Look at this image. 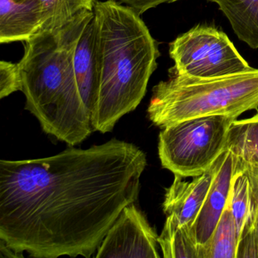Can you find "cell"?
Here are the masks:
<instances>
[{
  "label": "cell",
  "mask_w": 258,
  "mask_h": 258,
  "mask_svg": "<svg viewBox=\"0 0 258 258\" xmlns=\"http://www.w3.org/2000/svg\"><path fill=\"white\" fill-rule=\"evenodd\" d=\"M122 4L134 9L141 16L151 9L155 8L164 4H171L178 0H119Z\"/></svg>",
  "instance_id": "20"
},
{
  "label": "cell",
  "mask_w": 258,
  "mask_h": 258,
  "mask_svg": "<svg viewBox=\"0 0 258 258\" xmlns=\"http://www.w3.org/2000/svg\"><path fill=\"white\" fill-rule=\"evenodd\" d=\"M227 203L235 218L240 237L250 217L251 196L248 176L245 170L235 162V160Z\"/></svg>",
  "instance_id": "18"
},
{
  "label": "cell",
  "mask_w": 258,
  "mask_h": 258,
  "mask_svg": "<svg viewBox=\"0 0 258 258\" xmlns=\"http://www.w3.org/2000/svg\"><path fill=\"white\" fill-rule=\"evenodd\" d=\"M227 18L239 40L258 49V0H208Z\"/></svg>",
  "instance_id": "12"
},
{
  "label": "cell",
  "mask_w": 258,
  "mask_h": 258,
  "mask_svg": "<svg viewBox=\"0 0 258 258\" xmlns=\"http://www.w3.org/2000/svg\"><path fill=\"white\" fill-rule=\"evenodd\" d=\"M225 151L241 164L258 166V114L231 123Z\"/></svg>",
  "instance_id": "13"
},
{
  "label": "cell",
  "mask_w": 258,
  "mask_h": 258,
  "mask_svg": "<svg viewBox=\"0 0 258 258\" xmlns=\"http://www.w3.org/2000/svg\"><path fill=\"white\" fill-rule=\"evenodd\" d=\"M169 55L175 72L196 78H220L253 69L224 32L205 25L178 36L170 43Z\"/></svg>",
  "instance_id": "6"
},
{
  "label": "cell",
  "mask_w": 258,
  "mask_h": 258,
  "mask_svg": "<svg viewBox=\"0 0 258 258\" xmlns=\"http://www.w3.org/2000/svg\"><path fill=\"white\" fill-rule=\"evenodd\" d=\"M158 244L165 258H199V245L191 226L179 224L173 216H167Z\"/></svg>",
  "instance_id": "14"
},
{
  "label": "cell",
  "mask_w": 258,
  "mask_h": 258,
  "mask_svg": "<svg viewBox=\"0 0 258 258\" xmlns=\"http://www.w3.org/2000/svg\"><path fill=\"white\" fill-rule=\"evenodd\" d=\"M222 155L209 170L195 176L190 182L183 180L181 176H174L173 183L166 189L163 202V211L166 216H173L179 224L191 227L206 199Z\"/></svg>",
  "instance_id": "8"
},
{
  "label": "cell",
  "mask_w": 258,
  "mask_h": 258,
  "mask_svg": "<svg viewBox=\"0 0 258 258\" xmlns=\"http://www.w3.org/2000/svg\"><path fill=\"white\" fill-rule=\"evenodd\" d=\"M40 14L38 31H52L84 11H93L96 0H37ZM37 31V32H38Z\"/></svg>",
  "instance_id": "16"
},
{
  "label": "cell",
  "mask_w": 258,
  "mask_h": 258,
  "mask_svg": "<svg viewBox=\"0 0 258 258\" xmlns=\"http://www.w3.org/2000/svg\"><path fill=\"white\" fill-rule=\"evenodd\" d=\"M158 235L135 203L123 208L99 246L100 257L159 258Z\"/></svg>",
  "instance_id": "7"
},
{
  "label": "cell",
  "mask_w": 258,
  "mask_h": 258,
  "mask_svg": "<svg viewBox=\"0 0 258 258\" xmlns=\"http://www.w3.org/2000/svg\"><path fill=\"white\" fill-rule=\"evenodd\" d=\"M168 79L153 87L147 109L149 120L158 127L213 115L238 118L258 108V69L220 78L180 75L172 68Z\"/></svg>",
  "instance_id": "4"
},
{
  "label": "cell",
  "mask_w": 258,
  "mask_h": 258,
  "mask_svg": "<svg viewBox=\"0 0 258 258\" xmlns=\"http://www.w3.org/2000/svg\"><path fill=\"white\" fill-rule=\"evenodd\" d=\"M235 162L248 176L251 196L250 217L240 235L236 258H258V166Z\"/></svg>",
  "instance_id": "17"
},
{
  "label": "cell",
  "mask_w": 258,
  "mask_h": 258,
  "mask_svg": "<svg viewBox=\"0 0 258 258\" xmlns=\"http://www.w3.org/2000/svg\"><path fill=\"white\" fill-rule=\"evenodd\" d=\"M146 155L113 138L37 159L0 161V241L22 256L97 251L123 208L135 203Z\"/></svg>",
  "instance_id": "1"
},
{
  "label": "cell",
  "mask_w": 258,
  "mask_h": 258,
  "mask_svg": "<svg viewBox=\"0 0 258 258\" xmlns=\"http://www.w3.org/2000/svg\"><path fill=\"white\" fill-rule=\"evenodd\" d=\"M235 170V158L229 152H223L202 209L191 226L199 247L212 235L229 199L231 182Z\"/></svg>",
  "instance_id": "9"
},
{
  "label": "cell",
  "mask_w": 258,
  "mask_h": 258,
  "mask_svg": "<svg viewBox=\"0 0 258 258\" xmlns=\"http://www.w3.org/2000/svg\"><path fill=\"white\" fill-rule=\"evenodd\" d=\"M22 82L18 63L0 61V98L22 91Z\"/></svg>",
  "instance_id": "19"
},
{
  "label": "cell",
  "mask_w": 258,
  "mask_h": 258,
  "mask_svg": "<svg viewBox=\"0 0 258 258\" xmlns=\"http://www.w3.org/2000/svg\"><path fill=\"white\" fill-rule=\"evenodd\" d=\"M238 240L235 218L227 203L212 235L199 247V258H236Z\"/></svg>",
  "instance_id": "15"
},
{
  "label": "cell",
  "mask_w": 258,
  "mask_h": 258,
  "mask_svg": "<svg viewBox=\"0 0 258 258\" xmlns=\"http://www.w3.org/2000/svg\"><path fill=\"white\" fill-rule=\"evenodd\" d=\"M74 69L83 101L91 115L97 102L100 64L94 16L84 28L74 55Z\"/></svg>",
  "instance_id": "10"
},
{
  "label": "cell",
  "mask_w": 258,
  "mask_h": 258,
  "mask_svg": "<svg viewBox=\"0 0 258 258\" xmlns=\"http://www.w3.org/2000/svg\"><path fill=\"white\" fill-rule=\"evenodd\" d=\"M93 13L100 84L91 120L95 131L106 134L141 103L161 54L158 43L134 9L117 0H96Z\"/></svg>",
  "instance_id": "3"
},
{
  "label": "cell",
  "mask_w": 258,
  "mask_h": 258,
  "mask_svg": "<svg viewBox=\"0 0 258 258\" xmlns=\"http://www.w3.org/2000/svg\"><path fill=\"white\" fill-rule=\"evenodd\" d=\"M37 0H0V43L25 42L40 29Z\"/></svg>",
  "instance_id": "11"
},
{
  "label": "cell",
  "mask_w": 258,
  "mask_h": 258,
  "mask_svg": "<svg viewBox=\"0 0 258 258\" xmlns=\"http://www.w3.org/2000/svg\"><path fill=\"white\" fill-rule=\"evenodd\" d=\"M93 11H84L61 28L38 31L24 42L18 64L25 109L46 134L70 146L84 142L94 131L75 78L74 55Z\"/></svg>",
  "instance_id": "2"
},
{
  "label": "cell",
  "mask_w": 258,
  "mask_h": 258,
  "mask_svg": "<svg viewBox=\"0 0 258 258\" xmlns=\"http://www.w3.org/2000/svg\"><path fill=\"white\" fill-rule=\"evenodd\" d=\"M229 116L196 117L163 128L158 138L161 165L181 177H195L209 170L226 152Z\"/></svg>",
  "instance_id": "5"
}]
</instances>
